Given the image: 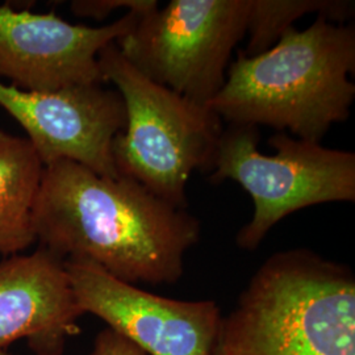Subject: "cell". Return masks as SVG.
Listing matches in <instances>:
<instances>
[{
  "label": "cell",
  "instance_id": "cell-1",
  "mask_svg": "<svg viewBox=\"0 0 355 355\" xmlns=\"http://www.w3.org/2000/svg\"><path fill=\"white\" fill-rule=\"evenodd\" d=\"M33 227L41 248L62 259L89 261L137 286L174 284L200 221L132 178L104 177L74 161L45 166Z\"/></svg>",
  "mask_w": 355,
  "mask_h": 355
},
{
  "label": "cell",
  "instance_id": "cell-2",
  "mask_svg": "<svg viewBox=\"0 0 355 355\" xmlns=\"http://www.w3.org/2000/svg\"><path fill=\"white\" fill-rule=\"evenodd\" d=\"M354 70V26L316 16L304 31L290 28L268 51L240 54L208 107L229 124L267 125L320 142L350 116Z\"/></svg>",
  "mask_w": 355,
  "mask_h": 355
},
{
  "label": "cell",
  "instance_id": "cell-3",
  "mask_svg": "<svg viewBox=\"0 0 355 355\" xmlns=\"http://www.w3.org/2000/svg\"><path fill=\"white\" fill-rule=\"evenodd\" d=\"M212 355H355L352 268L303 248L272 254L223 318Z\"/></svg>",
  "mask_w": 355,
  "mask_h": 355
},
{
  "label": "cell",
  "instance_id": "cell-4",
  "mask_svg": "<svg viewBox=\"0 0 355 355\" xmlns=\"http://www.w3.org/2000/svg\"><path fill=\"white\" fill-rule=\"evenodd\" d=\"M99 64L127 114L125 128L112 142L116 171L178 208H187V183L193 171H211L223 120L209 107L146 78L116 42L101 51Z\"/></svg>",
  "mask_w": 355,
  "mask_h": 355
},
{
  "label": "cell",
  "instance_id": "cell-5",
  "mask_svg": "<svg viewBox=\"0 0 355 355\" xmlns=\"http://www.w3.org/2000/svg\"><path fill=\"white\" fill-rule=\"evenodd\" d=\"M258 144V127L229 124L209 171L212 184L233 180L253 200V217L236 237L242 250H257L270 230L296 211L355 202L354 153L280 132L268 139L275 154H262Z\"/></svg>",
  "mask_w": 355,
  "mask_h": 355
},
{
  "label": "cell",
  "instance_id": "cell-6",
  "mask_svg": "<svg viewBox=\"0 0 355 355\" xmlns=\"http://www.w3.org/2000/svg\"><path fill=\"white\" fill-rule=\"evenodd\" d=\"M249 10L250 0H171L140 13L116 44L146 78L208 107L246 35Z\"/></svg>",
  "mask_w": 355,
  "mask_h": 355
},
{
  "label": "cell",
  "instance_id": "cell-7",
  "mask_svg": "<svg viewBox=\"0 0 355 355\" xmlns=\"http://www.w3.org/2000/svg\"><path fill=\"white\" fill-rule=\"evenodd\" d=\"M64 267L83 312L146 355H212L224 315L215 300H177L141 290L83 259Z\"/></svg>",
  "mask_w": 355,
  "mask_h": 355
},
{
  "label": "cell",
  "instance_id": "cell-8",
  "mask_svg": "<svg viewBox=\"0 0 355 355\" xmlns=\"http://www.w3.org/2000/svg\"><path fill=\"white\" fill-rule=\"evenodd\" d=\"M139 15L128 11L108 26H89L0 4V80L42 94L104 85L99 54L130 33Z\"/></svg>",
  "mask_w": 355,
  "mask_h": 355
},
{
  "label": "cell",
  "instance_id": "cell-9",
  "mask_svg": "<svg viewBox=\"0 0 355 355\" xmlns=\"http://www.w3.org/2000/svg\"><path fill=\"white\" fill-rule=\"evenodd\" d=\"M0 107L23 128L44 165L67 159L104 177H120L112 142L127 114L116 89L94 85L42 94L0 80Z\"/></svg>",
  "mask_w": 355,
  "mask_h": 355
},
{
  "label": "cell",
  "instance_id": "cell-10",
  "mask_svg": "<svg viewBox=\"0 0 355 355\" xmlns=\"http://www.w3.org/2000/svg\"><path fill=\"white\" fill-rule=\"evenodd\" d=\"M82 316L61 257L40 246L0 262V350L26 340L35 355H64Z\"/></svg>",
  "mask_w": 355,
  "mask_h": 355
},
{
  "label": "cell",
  "instance_id": "cell-11",
  "mask_svg": "<svg viewBox=\"0 0 355 355\" xmlns=\"http://www.w3.org/2000/svg\"><path fill=\"white\" fill-rule=\"evenodd\" d=\"M45 165L26 137L0 129V254H21L37 241L33 227Z\"/></svg>",
  "mask_w": 355,
  "mask_h": 355
},
{
  "label": "cell",
  "instance_id": "cell-12",
  "mask_svg": "<svg viewBox=\"0 0 355 355\" xmlns=\"http://www.w3.org/2000/svg\"><path fill=\"white\" fill-rule=\"evenodd\" d=\"M350 0H250L248 44L240 53L254 57L274 46L284 32L305 15L316 13L334 23H343L354 15Z\"/></svg>",
  "mask_w": 355,
  "mask_h": 355
},
{
  "label": "cell",
  "instance_id": "cell-13",
  "mask_svg": "<svg viewBox=\"0 0 355 355\" xmlns=\"http://www.w3.org/2000/svg\"><path fill=\"white\" fill-rule=\"evenodd\" d=\"M158 6L157 0H76L71 3L70 10L79 17L104 20L117 10L144 13Z\"/></svg>",
  "mask_w": 355,
  "mask_h": 355
},
{
  "label": "cell",
  "instance_id": "cell-14",
  "mask_svg": "<svg viewBox=\"0 0 355 355\" xmlns=\"http://www.w3.org/2000/svg\"><path fill=\"white\" fill-rule=\"evenodd\" d=\"M91 355H146L136 345L110 328L98 333Z\"/></svg>",
  "mask_w": 355,
  "mask_h": 355
},
{
  "label": "cell",
  "instance_id": "cell-15",
  "mask_svg": "<svg viewBox=\"0 0 355 355\" xmlns=\"http://www.w3.org/2000/svg\"><path fill=\"white\" fill-rule=\"evenodd\" d=\"M0 355H12L10 354L7 350H0Z\"/></svg>",
  "mask_w": 355,
  "mask_h": 355
}]
</instances>
